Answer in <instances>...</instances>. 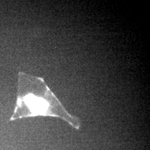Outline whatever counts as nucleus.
<instances>
[{
	"instance_id": "nucleus-1",
	"label": "nucleus",
	"mask_w": 150,
	"mask_h": 150,
	"mask_svg": "<svg viewBox=\"0 0 150 150\" xmlns=\"http://www.w3.org/2000/svg\"><path fill=\"white\" fill-rule=\"evenodd\" d=\"M24 101L32 115H45L48 111L49 105L43 98L29 94L24 98Z\"/></svg>"
}]
</instances>
